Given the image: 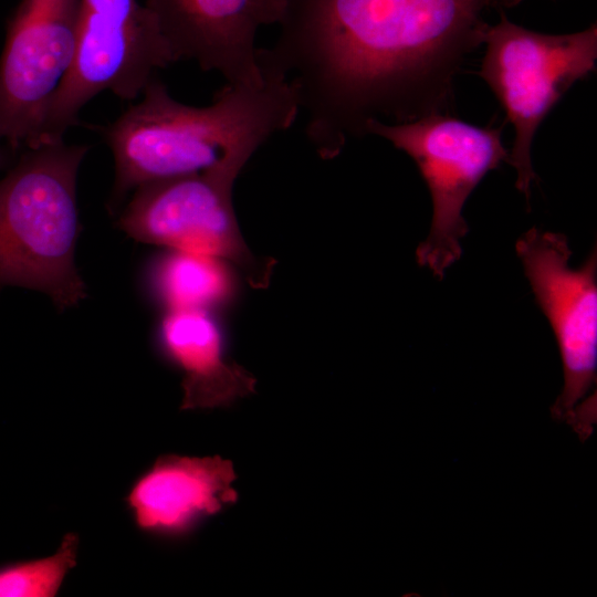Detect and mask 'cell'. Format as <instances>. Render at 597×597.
<instances>
[{
	"instance_id": "7",
	"label": "cell",
	"mask_w": 597,
	"mask_h": 597,
	"mask_svg": "<svg viewBox=\"0 0 597 597\" xmlns=\"http://www.w3.org/2000/svg\"><path fill=\"white\" fill-rule=\"evenodd\" d=\"M176 62L158 23L137 0H80L72 67L46 113L41 144L63 140L82 108L109 91L138 98L158 70ZM40 144V145H41Z\"/></svg>"
},
{
	"instance_id": "1",
	"label": "cell",
	"mask_w": 597,
	"mask_h": 597,
	"mask_svg": "<svg viewBox=\"0 0 597 597\" xmlns=\"http://www.w3.org/2000/svg\"><path fill=\"white\" fill-rule=\"evenodd\" d=\"M522 0H286L281 33L258 49L261 72L291 81L307 139L323 159L371 119L442 112L491 9Z\"/></svg>"
},
{
	"instance_id": "4",
	"label": "cell",
	"mask_w": 597,
	"mask_h": 597,
	"mask_svg": "<svg viewBox=\"0 0 597 597\" xmlns=\"http://www.w3.org/2000/svg\"><path fill=\"white\" fill-rule=\"evenodd\" d=\"M500 13V21L485 32L478 74L514 127L506 163L515 169V187L528 202L536 178L531 158L535 132L568 88L596 70L597 24L569 34H544Z\"/></svg>"
},
{
	"instance_id": "14",
	"label": "cell",
	"mask_w": 597,
	"mask_h": 597,
	"mask_svg": "<svg viewBox=\"0 0 597 597\" xmlns=\"http://www.w3.org/2000/svg\"><path fill=\"white\" fill-rule=\"evenodd\" d=\"M78 537L67 533L48 557L0 567V597H53L76 565Z\"/></svg>"
},
{
	"instance_id": "10",
	"label": "cell",
	"mask_w": 597,
	"mask_h": 597,
	"mask_svg": "<svg viewBox=\"0 0 597 597\" xmlns=\"http://www.w3.org/2000/svg\"><path fill=\"white\" fill-rule=\"evenodd\" d=\"M176 62L192 60L227 84L263 83L255 48L262 25L280 23L286 0H146Z\"/></svg>"
},
{
	"instance_id": "9",
	"label": "cell",
	"mask_w": 597,
	"mask_h": 597,
	"mask_svg": "<svg viewBox=\"0 0 597 597\" xmlns=\"http://www.w3.org/2000/svg\"><path fill=\"white\" fill-rule=\"evenodd\" d=\"M80 0H21L0 59V140L41 144L50 104L75 55Z\"/></svg>"
},
{
	"instance_id": "8",
	"label": "cell",
	"mask_w": 597,
	"mask_h": 597,
	"mask_svg": "<svg viewBox=\"0 0 597 597\" xmlns=\"http://www.w3.org/2000/svg\"><path fill=\"white\" fill-rule=\"evenodd\" d=\"M535 300L558 345L564 386L551 408L554 419L572 423L597 376V251L572 268L566 235L531 228L515 243ZM596 394V392H594Z\"/></svg>"
},
{
	"instance_id": "12",
	"label": "cell",
	"mask_w": 597,
	"mask_h": 597,
	"mask_svg": "<svg viewBox=\"0 0 597 597\" xmlns=\"http://www.w3.org/2000/svg\"><path fill=\"white\" fill-rule=\"evenodd\" d=\"M159 334L165 353L184 373L181 409L228 407L254 392L255 378L228 360L209 311L168 310Z\"/></svg>"
},
{
	"instance_id": "11",
	"label": "cell",
	"mask_w": 597,
	"mask_h": 597,
	"mask_svg": "<svg viewBox=\"0 0 597 597\" xmlns=\"http://www.w3.org/2000/svg\"><path fill=\"white\" fill-rule=\"evenodd\" d=\"M235 479L232 462L220 455L164 454L135 482L127 503L140 530L182 534L238 501Z\"/></svg>"
},
{
	"instance_id": "3",
	"label": "cell",
	"mask_w": 597,
	"mask_h": 597,
	"mask_svg": "<svg viewBox=\"0 0 597 597\" xmlns=\"http://www.w3.org/2000/svg\"><path fill=\"white\" fill-rule=\"evenodd\" d=\"M87 150L64 140L28 148L0 181V284L43 292L59 310L86 297L75 247L76 180Z\"/></svg>"
},
{
	"instance_id": "13",
	"label": "cell",
	"mask_w": 597,
	"mask_h": 597,
	"mask_svg": "<svg viewBox=\"0 0 597 597\" xmlns=\"http://www.w3.org/2000/svg\"><path fill=\"white\" fill-rule=\"evenodd\" d=\"M228 262L201 253L170 250L151 269V283L168 310L209 311L233 290Z\"/></svg>"
},
{
	"instance_id": "15",
	"label": "cell",
	"mask_w": 597,
	"mask_h": 597,
	"mask_svg": "<svg viewBox=\"0 0 597 597\" xmlns=\"http://www.w3.org/2000/svg\"><path fill=\"white\" fill-rule=\"evenodd\" d=\"M6 160H7V155L3 151V149L0 147V168L4 165Z\"/></svg>"
},
{
	"instance_id": "6",
	"label": "cell",
	"mask_w": 597,
	"mask_h": 597,
	"mask_svg": "<svg viewBox=\"0 0 597 597\" xmlns=\"http://www.w3.org/2000/svg\"><path fill=\"white\" fill-rule=\"evenodd\" d=\"M251 155L237 153L199 172L134 189L117 226L136 241L201 253L235 265L252 287L268 286L273 260L249 250L232 205V189Z\"/></svg>"
},
{
	"instance_id": "2",
	"label": "cell",
	"mask_w": 597,
	"mask_h": 597,
	"mask_svg": "<svg viewBox=\"0 0 597 597\" xmlns=\"http://www.w3.org/2000/svg\"><path fill=\"white\" fill-rule=\"evenodd\" d=\"M262 75L256 86L226 84L201 107L172 98L154 77L138 102L100 128L115 160L111 206L144 184L202 171L232 154L253 155L290 128L301 111L296 87Z\"/></svg>"
},
{
	"instance_id": "5",
	"label": "cell",
	"mask_w": 597,
	"mask_h": 597,
	"mask_svg": "<svg viewBox=\"0 0 597 597\" xmlns=\"http://www.w3.org/2000/svg\"><path fill=\"white\" fill-rule=\"evenodd\" d=\"M502 130L503 125L480 127L442 112L397 124L371 119L365 126L366 135L384 137L407 153L428 186L432 219L416 259L438 280L462 255L461 241L469 231L462 214L467 199L488 171L507 161Z\"/></svg>"
}]
</instances>
